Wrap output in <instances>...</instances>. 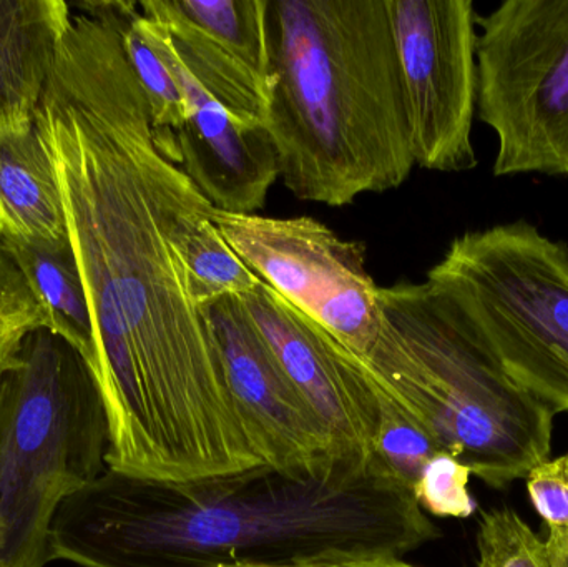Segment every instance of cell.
I'll use <instances>...</instances> for the list:
<instances>
[{"instance_id":"14","label":"cell","mask_w":568,"mask_h":567,"mask_svg":"<svg viewBox=\"0 0 568 567\" xmlns=\"http://www.w3.org/2000/svg\"><path fill=\"white\" fill-rule=\"evenodd\" d=\"M72 16L65 0H0V123L36 122Z\"/></svg>"},{"instance_id":"3","label":"cell","mask_w":568,"mask_h":567,"mask_svg":"<svg viewBox=\"0 0 568 567\" xmlns=\"http://www.w3.org/2000/svg\"><path fill=\"white\" fill-rule=\"evenodd\" d=\"M266 132L296 199L344 206L413 172L387 0H268Z\"/></svg>"},{"instance_id":"2","label":"cell","mask_w":568,"mask_h":567,"mask_svg":"<svg viewBox=\"0 0 568 567\" xmlns=\"http://www.w3.org/2000/svg\"><path fill=\"white\" fill-rule=\"evenodd\" d=\"M439 536L374 456L256 465L185 482L106 466L67 498L50 561L80 567H320L400 558Z\"/></svg>"},{"instance_id":"5","label":"cell","mask_w":568,"mask_h":567,"mask_svg":"<svg viewBox=\"0 0 568 567\" xmlns=\"http://www.w3.org/2000/svg\"><path fill=\"white\" fill-rule=\"evenodd\" d=\"M109 448L90 363L52 328L29 333L0 369V567L49 565L53 516L105 472Z\"/></svg>"},{"instance_id":"21","label":"cell","mask_w":568,"mask_h":567,"mask_svg":"<svg viewBox=\"0 0 568 567\" xmlns=\"http://www.w3.org/2000/svg\"><path fill=\"white\" fill-rule=\"evenodd\" d=\"M39 328H52L49 313L0 242V369L12 358L23 338Z\"/></svg>"},{"instance_id":"10","label":"cell","mask_w":568,"mask_h":567,"mask_svg":"<svg viewBox=\"0 0 568 567\" xmlns=\"http://www.w3.org/2000/svg\"><path fill=\"white\" fill-rule=\"evenodd\" d=\"M202 312L219 348L236 415L260 463L303 469L343 456L284 373L242 298L226 296Z\"/></svg>"},{"instance_id":"23","label":"cell","mask_w":568,"mask_h":567,"mask_svg":"<svg viewBox=\"0 0 568 567\" xmlns=\"http://www.w3.org/2000/svg\"><path fill=\"white\" fill-rule=\"evenodd\" d=\"M470 472L449 453L440 452L427 463L414 488L424 512L439 518H469L476 505L469 493Z\"/></svg>"},{"instance_id":"11","label":"cell","mask_w":568,"mask_h":567,"mask_svg":"<svg viewBox=\"0 0 568 567\" xmlns=\"http://www.w3.org/2000/svg\"><path fill=\"white\" fill-rule=\"evenodd\" d=\"M250 318L343 456H373L377 403L363 360L260 283L243 296Z\"/></svg>"},{"instance_id":"1","label":"cell","mask_w":568,"mask_h":567,"mask_svg":"<svg viewBox=\"0 0 568 567\" xmlns=\"http://www.w3.org/2000/svg\"><path fill=\"white\" fill-rule=\"evenodd\" d=\"M72 12L36 126L92 313L106 466L185 482L262 465L183 262V240L216 209L156 145L110 13Z\"/></svg>"},{"instance_id":"24","label":"cell","mask_w":568,"mask_h":567,"mask_svg":"<svg viewBox=\"0 0 568 567\" xmlns=\"http://www.w3.org/2000/svg\"><path fill=\"white\" fill-rule=\"evenodd\" d=\"M320 567H416L407 565L400 558H371L357 559V561L341 563V565H329Z\"/></svg>"},{"instance_id":"20","label":"cell","mask_w":568,"mask_h":567,"mask_svg":"<svg viewBox=\"0 0 568 567\" xmlns=\"http://www.w3.org/2000/svg\"><path fill=\"white\" fill-rule=\"evenodd\" d=\"M477 567H554L546 541L509 508L484 513Z\"/></svg>"},{"instance_id":"4","label":"cell","mask_w":568,"mask_h":567,"mask_svg":"<svg viewBox=\"0 0 568 567\" xmlns=\"http://www.w3.org/2000/svg\"><path fill=\"white\" fill-rule=\"evenodd\" d=\"M364 366L444 452L493 488L527 478L552 448L554 413L517 385L434 280L379 288Z\"/></svg>"},{"instance_id":"15","label":"cell","mask_w":568,"mask_h":567,"mask_svg":"<svg viewBox=\"0 0 568 567\" xmlns=\"http://www.w3.org/2000/svg\"><path fill=\"white\" fill-rule=\"evenodd\" d=\"M0 240H69L62 196L36 122L0 123Z\"/></svg>"},{"instance_id":"16","label":"cell","mask_w":568,"mask_h":567,"mask_svg":"<svg viewBox=\"0 0 568 567\" xmlns=\"http://www.w3.org/2000/svg\"><path fill=\"white\" fill-rule=\"evenodd\" d=\"M49 313L52 330L95 365L92 313L70 240H0Z\"/></svg>"},{"instance_id":"6","label":"cell","mask_w":568,"mask_h":567,"mask_svg":"<svg viewBox=\"0 0 568 567\" xmlns=\"http://www.w3.org/2000/svg\"><path fill=\"white\" fill-rule=\"evenodd\" d=\"M426 279L453 295L517 385L568 413L567 243L526 220L470 230Z\"/></svg>"},{"instance_id":"12","label":"cell","mask_w":568,"mask_h":567,"mask_svg":"<svg viewBox=\"0 0 568 567\" xmlns=\"http://www.w3.org/2000/svg\"><path fill=\"white\" fill-rule=\"evenodd\" d=\"M268 0H142L186 69L236 122L266 129L270 100Z\"/></svg>"},{"instance_id":"22","label":"cell","mask_w":568,"mask_h":567,"mask_svg":"<svg viewBox=\"0 0 568 567\" xmlns=\"http://www.w3.org/2000/svg\"><path fill=\"white\" fill-rule=\"evenodd\" d=\"M527 492L549 529L546 545L554 567H568V455L534 468L527 476Z\"/></svg>"},{"instance_id":"9","label":"cell","mask_w":568,"mask_h":567,"mask_svg":"<svg viewBox=\"0 0 568 567\" xmlns=\"http://www.w3.org/2000/svg\"><path fill=\"white\" fill-rule=\"evenodd\" d=\"M414 163L476 169L477 13L473 0H387Z\"/></svg>"},{"instance_id":"8","label":"cell","mask_w":568,"mask_h":567,"mask_svg":"<svg viewBox=\"0 0 568 567\" xmlns=\"http://www.w3.org/2000/svg\"><path fill=\"white\" fill-rule=\"evenodd\" d=\"M213 223L262 283L354 355L369 353L381 325L379 286L367 272L363 242L341 239L310 216L216 210Z\"/></svg>"},{"instance_id":"13","label":"cell","mask_w":568,"mask_h":567,"mask_svg":"<svg viewBox=\"0 0 568 567\" xmlns=\"http://www.w3.org/2000/svg\"><path fill=\"white\" fill-rule=\"evenodd\" d=\"M140 26L182 89L186 120L175 140L183 172L220 212L256 215L280 179L268 132L236 122L186 69L165 29L142 10Z\"/></svg>"},{"instance_id":"19","label":"cell","mask_w":568,"mask_h":567,"mask_svg":"<svg viewBox=\"0 0 568 567\" xmlns=\"http://www.w3.org/2000/svg\"><path fill=\"white\" fill-rule=\"evenodd\" d=\"M373 383L377 403L373 456L393 478L414 493L427 463L444 449L410 413L377 385L376 379L373 378Z\"/></svg>"},{"instance_id":"18","label":"cell","mask_w":568,"mask_h":567,"mask_svg":"<svg viewBox=\"0 0 568 567\" xmlns=\"http://www.w3.org/2000/svg\"><path fill=\"white\" fill-rule=\"evenodd\" d=\"M183 262L190 295L200 310L226 296L243 298L262 283L223 239L213 216L200 220L183 240Z\"/></svg>"},{"instance_id":"7","label":"cell","mask_w":568,"mask_h":567,"mask_svg":"<svg viewBox=\"0 0 568 567\" xmlns=\"http://www.w3.org/2000/svg\"><path fill=\"white\" fill-rule=\"evenodd\" d=\"M477 115L494 175L568 176V0H507L477 16Z\"/></svg>"},{"instance_id":"17","label":"cell","mask_w":568,"mask_h":567,"mask_svg":"<svg viewBox=\"0 0 568 567\" xmlns=\"http://www.w3.org/2000/svg\"><path fill=\"white\" fill-rule=\"evenodd\" d=\"M105 3L119 29L126 60L149 102L156 145L170 160L180 165L175 135L185 125L186 120L182 89L155 47L143 33L139 2L113 0Z\"/></svg>"}]
</instances>
